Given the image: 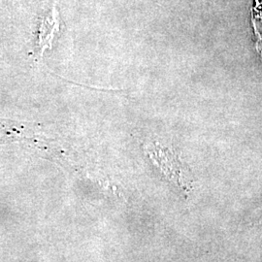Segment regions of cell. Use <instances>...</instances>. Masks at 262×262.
Instances as JSON below:
<instances>
[{"mask_svg":"<svg viewBox=\"0 0 262 262\" xmlns=\"http://www.w3.org/2000/svg\"><path fill=\"white\" fill-rule=\"evenodd\" d=\"M260 211H261V214H260V217H259V221H258V224H262V205L260 207Z\"/></svg>","mask_w":262,"mask_h":262,"instance_id":"1","label":"cell"}]
</instances>
